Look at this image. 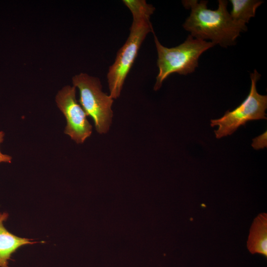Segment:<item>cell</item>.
Masks as SVG:
<instances>
[{"label": "cell", "mask_w": 267, "mask_h": 267, "mask_svg": "<svg viewBox=\"0 0 267 267\" xmlns=\"http://www.w3.org/2000/svg\"><path fill=\"white\" fill-rule=\"evenodd\" d=\"M182 3L190 10L183 27L194 38L210 40L215 45L226 47L234 45L240 33L247 29L246 25L232 19L227 9V0H219L215 10L208 9L206 0H186Z\"/></svg>", "instance_id": "obj_1"}, {"label": "cell", "mask_w": 267, "mask_h": 267, "mask_svg": "<svg viewBox=\"0 0 267 267\" xmlns=\"http://www.w3.org/2000/svg\"><path fill=\"white\" fill-rule=\"evenodd\" d=\"M128 7L131 11L133 21L129 36L118 51L114 63L109 67L107 80L111 97L118 98L125 80L137 55L140 47L147 35L153 32L150 17L155 8L145 0L130 2Z\"/></svg>", "instance_id": "obj_2"}, {"label": "cell", "mask_w": 267, "mask_h": 267, "mask_svg": "<svg viewBox=\"0 0 267 267\" xmlns=\"http://www.w3.org/2000/svg\"><path fill=\"white\" fill-rule=\"evenodd\" d=\"M157 54L159 73L154 87L158 90L163 81L171 74L176 73L186 75L193 72L198 65L200 55L215 46L211 42L193 38L189 35L180 44L171 48L163 46L154 34Z\"/></svg>", "instance_id": "obj_3"}, {"label": "cell", "mask_w": 267, "mask_h": 267, "mask_svg": "<svg viewBox=\"0 0 267 267\" xmlns=\"http://www.w3.org/2000/svg\"><path fill=\"white\" fill-rule=\"evenodd\" d=\"M72 82L79 89L80 104L87 116L93 120L96 131L106 133L112 122L113 98L102 91L97 78L80 73L73 77Z\"/></svg>", "instance_id": "obj_4"}, {"label": "cell", "mask_w": 267, "mask_h": 267, "mask_svg": "<svg viewBox=\"0 0 267 267\" xmlns=\"http://www.w3.org/2000/svg\"><path fill=\"white\" fill-rule=\"evenodd\" d=\"M261 75L256 70L250 74V92L244 101L232 111L227 110L224 115L211 120L212 127L218 126L215 130L216 137L220 138L233 133L240 126L251 120L267 119V96L259 94L256 84Z\"/></svg>", "instance_id": "obj_5"}, {"label": "cell", "mask_w": 267, "mask_h": 267, "mask_svg": "<svg viewBox=\"0 0 267 267\" xmlns=\"http://www.w3.org/2000/svg\"><path fill=\"white\" fill-rule=\"evenodd\" d=\"M76 88L66 86L56 96V102L64 115L67 125L64 133L77 143H82L92 133V126L76 97Z\"/></svg>", "instance_id": "obj_6"}, {"label": "cell", "mask_w": 267, "mask_h": 267, "mask_svg": "<svg viewBox=\"0 0 267 267\" xmlns=\"http://www.w3.org/2000/svg\"><path fill=\"white\" fill-rule=\"evenodd\" d=\"M8 216L6 212L0 213V267H9V261L12 255L20 247L40 242L17 236L9 232L3 224Z\"/></svg>", "instance_id": "obj_7"}, {"label": "cell", "mask_w": 267, "mask_h": 267, "mask_svg": "<svg viewBox=\"0 0 267 267\" xmlns=\"http://www.w3.org/2000/svg\"><path fill=\"white\" fill-rule=\"evenodd\" d=\"M247 248L252 254L267 257V214H260L254 220L250 230Z\"/></svg>", "instance_id": "obj_8"}, {"label": "cell", "mask_w": 267, "mask_h": 267, "mask_svg": "<svg viewBox=\"0 0 267 267\" xmlns=\"http://www.w3.org/2000/svg\"><path fill=\"white\" fill-rule=\"evenodd\" d=\"M232 9L229 13L236 22L243 25L255 16L257 8L263 2L259 0H230Z\"/></svg>", "instance_id": "obj_9"}, {"label": "cell", "mask_w": 267, "mask_h": 267, "mask_svg": "<svg viewBox=\"0 0 267 267\" xmlns=\"http://www.w3.org/2000/svg\"><path fill=\"white\" fill-rule=\"evenodd\" d=\"M252 146L255 149H263L267 147V132L253 139Z\"/></svg>", "instance_id": "obj_10"}, {"label": "cell", "mask_w": 267, "mask_h": 267, "mask_svg": "<svg viewBox=\"0 0 267 267\" xmlns=\"http://www.w3.org/2000/svg\"><path fill=\"white\" fill-rule=\"evenodd\" d=\"M4 133L2 131H0V144L1 143L4 137ZM12 160V157L7 155L3 154L0 150V163H11Z\"/></svg>", "instance_id": "obj_11"}]
</instances>
